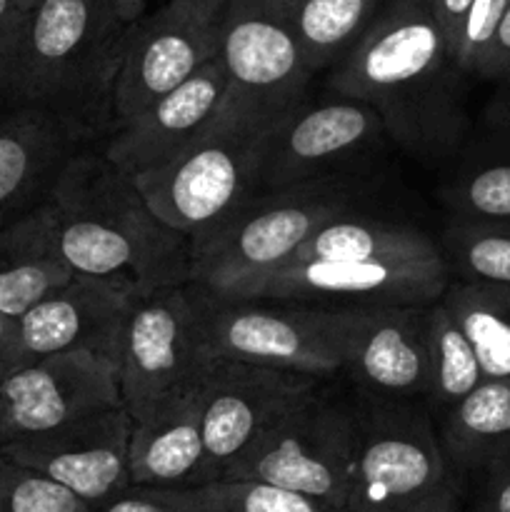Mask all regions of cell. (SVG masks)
Returning a JSON list of instances; mask_svg holds the SVG:
<instances>
[{
	"instance_id": "cell-1",
	"label": "cell",
	"mask_w": 510,
	"mask_h": 512,
	"mask_svg": "<svg viewBox=\"0 0 510 512\" xmlns=\"http://www.w3.org/2000/svg\"><path fill=\"white\" fill-rule=\"evenodd\" d=\"M428 0H385L358 45L325 73V88L378 110L390 143L445 168L470 128L465 80Z\"/></svg>"
},
{
	"instance_id": "cell-2",
	"label": "cell",
	"mask_w": 510,
	"mask_h": 512,
	"mask_svg": "<svg viewBox=\"0 0 510 512\" xmlns=\"http://www.w3.org/2000/svg\"><path fill=\"white\" fill-rule=\"evenodd\" d=\"M48 205L60 255L75 275L123 280L138 298L190 283V240L153 213L133 175L103 150H78Z\"/></svg>"
},
{
	"instance_id": "cell-3",
	"label": "cell",
	"mask_w": 510,
	"mask_h": 512,
	"mask_svg": "<svg viewBox=\"0 0 510 512\" xmlns=\"http://www.w3.org/2000/svg\"><path fill=\"white\" fill-rule=\"evenodd\" d=\"M125 30L110 0H40L28 13L8 103L53 110L93 138L110 133Z\"/></svg>"
},
{
	"instance_id": "cell-4",
	"label": "cell",
	"mask_w": 510,
	"mask_h": 512,
	"mask_svg": "<svg viewBox=\"0 0 510 512\" xmlns=\"http://www.w3.org/2000/svg\"><path fill=\"white\" fill-rule=\"evenodd\" d=\"M363 200L355 175L258 190L190 243V285L228 298L288 263L328 220L360 210Z\"/></svg>"
},
{
	"instance_id": "cell-5",
	"label": "cell",
	"mask_w": 510,
	"mask_h": 512,
	"mask_svg": "<svg viewBox=\"0 0 510 512\" xmlns=\"http://www.w3.org/2000/svg\"><path fill=\"white\" fill-rule=\"evenodd\" d=\"M268 133L225 100L195 143L133 180L153 213L193 243L258 193Z\"/></svg>"
},
{
	"instance_id": "cell-6",
	"label": "cell",
	"mask_w": 510,
	"mask_h": 512,
	"mask_svg": "<svg viewBox=\"0 0 510 512\" xmlns=\"http://www.w3.org/2000/svg\"><path fill=\"white\" fill-rule=\"evenodd\" d=\"M358 405L320 385L270 425L223 478H248L293 490L323 512H350Z\"/></svg>"
},
{
	"instance_id": "cell-7",
	"label": "cell",
	"mask_w": 510,
	"mask_h": 512,
	"mask_svg": "<svg viewBox=\"0 0 510 512\" xmlns=\"http://www.w3.org/2000/svg\"><path fill=\"white\" fill-rule=\"evenodd\" d=\"M358 423L350 512H408L458 478L425 400L363 395Z\"/></svg>"
},
{
	"instance_id": "cell-8",
	"label": "cell",
	"mask_w": 510,
	"mask_h": 512,
	"mask_svg": "<svg viewBox=\"0 0 510 512\" xmlns=\"http://www.w3.org/2000/svg\"><path fill=\"white\" fill-rule=\"evenodd\" d=\"M450 280L453 278L440 250L428 255L385 258H290L278 270L243 285L228 298L318 308L428 305L440 300Z\"/></svg>"
},
{
	"instance_id": "cell-9",
	"label": "cell",
	"mask_w": 510,
	"mask_h": 512,
	"mask_svg": "<svg viewBox=\"0 0 510 512\" xmlns=\"http://www.w3.org/2000/svg\"><path fill=\"white\" fill-rule=\"evenodd\" d=\"M115 363L123 405L133 420L198 388L213 363L200 340L198 288L188 283L135 300Z\"/></svg>"
},
{
	"instance_id": "cell-10",
	"label": "cell",
	"mask_w": 510,
	"mask_h": 512,
	"mask_svg": "<svg viewBox=\"0 0 510 512\" xmlns=\"http://www.w3.org/2000/svg\"><path fill=\"white\" fill-rule=\"evenodd\" d=\"M388 140L373 105L325 88V95H308L270 128L258 190L350 178Z\"/></svg>"
},
{
	"instance_id": "cell-11",
	"label": "cell",
	"mask_w": 510,
	"mask_h": 512,
	"mask_svg": "<svg viewBox=\"0 0 510 512\" xmlns=\"http://www.w3.org/2000/svg\"><path fill=\"white\" fill-rule=\"evenodd\" d=\"M198 320L210 360L263 365L320 380L343 373L338 345L315 305H260V300L218 298L198 288Z\"/></svg>"
},
{
	"instance_id": "cell-12",
	"label": "cell",
	"mask_w": 510,
	"mask_h": 512,
	"mask_svg": "<svg viewBox=\"0 0 510 512\" xmlns=\"http://www.w3.org/2000/svg\"><path fill=\"white\" fill-rule=\"evenodd\" d=\"M225 8L228 0H160L158 8L128 25L115 80L113 128L220 53Z\"/></svg>"
},
{
	"instance_id": "cell-13",
	"label": "cell",
	"mask_w": 510,
	"mask_h": 512,
	"mask_svg": "<svg viewBox=\"0 0 510 512\" xmlns=\"http://www.w3.org/2000/svg\"><path fill=\"white\" fill-rule=\"evenodd\" d=\"M218 55L228 73L225 100L253 123L273 128L310 95L315 75L298 38L265 0H228Z\"/></svg>"
},
{
	"instance_id": "cell-14",
	"label": "cell",
	"mask_w": 510,
	"mask_h": 512,
	"mask_svg": "<svg viewBox=\"0 0 510 512\" xmlns=\"http://www.w3.org/2000/svg\"><path fill=\"white\" fill-rule=\"evenodd\" d=\"M123 405L118 363L93 350H68L5 370L0 443L33 438Z\"/></svg>"
},
{
	"instance_id": "cell-15",
	"label": "cell",
	"mask_w": 510,
	"mask_h": 512,
	"mask_svg": "<svg viewBox=\"0 0 510 512\" xmlns=\"http://www.w3.org/2000/svg\"><path fill=\"white\" fill-rule=\"evenodd\" d=\"M318 308V305H315ZM343 373L368 398L425 400L428 343L425 305L320 308Z\"/></svg>"
},
{
	"instance_id": "cell-16",
	"label": "cell",
	"mask_w": 510,
	"mask_h": 512,
	"mask_svg": "<svg viewBox=\"0 0 510 512\" xmlns=\"http://www.w3.org/2000/svg\"><path fill=\"white\" fill-rule=\"evenodd\" d=\"M135 300L138 293L123 280L73 273L15 318L5 370L68 350H93L115 360Z\"/></svg>"
},
{
	"instance_id": "cell-17",
	"label": "cell",
	"mask_w": 510,
	"mask_h": 512,
	"mask_svg": "<svg viewBox=\"0 0 510 512\" xmlns=\"http://www.w3.org/2000/svg\"><path fill=\"white\" fill-rule=\"evenodd\" d=\"M318 388L320 378L313 375L213 360L203 378V435L215 480Z\"/></svg>"
},
{
	"instance_id": "cell-18",
	"label": "cell",
	"mask_w": 510,
	"mask_h": 512,
	"mask_svg": "<svg viewBox=\"0 0 510 512\" xmlns=\"http://www.w3.org/2000/svg\"><path fill=\"white\" fill-rule=\"evenodd\" d=\"M130 433L133 415L120 405L50 433L0 443V453L55 480L88 505H98L133 488L128 468Z\"/></svg>"
},
{
	"instance_id": "cell-19",
	"label": "cell",
	"mask_w": 510,
	"mask_h": 512,
	"mask_svg": "<svg viewBox=\"0 0 510 512\" xmlns=\"http://www.w3.org/2000/svg\"><path fill=\"white\" fill-rule=\"evenodd\" d=\"M225 93L228 73L220 55H215L185 83L160 95L128 123L110 130L103 145L105 158L128 175L168 163L215 123Z\"/></svg>"
},
{
	"instance_id": "cell-20",
	"label": "cell",
	"mask_w": 510,
	"mask_h": 512,
	"mask_svg": "<svg viewBox=\"0 0 510 512\" xmlns=\"http://www.w3.org/2000/svg\"><path fill=\"white\" fill-rule=\"evenodd\" d=\"M88 130L40 105L13 103L0 113V228L48 203L60 173Z\"/></svg>"
},
{
	"instance_id": "cell-21",
	"label": "cell",
	"mask_w": 510,
	"mask_h": 512,
	"mask_svg": "<svg viewBox=\"0 0 510 512\" xmlns=\"http://www.w3.org/2000/svg\"><path fill=\"white\" fill-rule=\"evenodd\" d=\"M130 483L145 490H183L215 480L203 435V383L133 420Z\"/></svg>"
},
{
	"instance_id": "cell-22",
	"label": "cell",
	"mask_w": 510,
	"mask_h": 512,
	"mask_svg": "<svg viewBox=\"0 0 510 512\" xmlns=\"http://www.w3.org/2000/svg\"><path fill=\"white\" fill-rule=\"evenodd\" d=\"M438 195L448 218H510V83L470 120Z\"/></svg>"
},
{
	"instance_id": "cell-23",
	"label": "cell",
	"mask_w": 510,
	"mask_h": 512,
	"mask_svg": "<svg viewBox=\"0 0 510 512\" xmlns=\"http://www.w3.org/2000/svg\"><path fill=\"white\" fill-rule=\"evenodd\" d=\"M70 278L48 203L0 228V313L18 318Z\"/></svg>"
},
{
	"instance_id": "cell-24",
	"label": "cell",
	"mask_w": 510,
	"mask_h": 512,
	"mask_svg": "<svg viewBox=\"0 0 510 512\" xmlns=\"http://www.w3.org/2000/svg\"><path fill=\"white\" fill-rule=\"evenodd\" d=\"M455 475H480L510 458V378H485L435 418Z\"/></svg>"
},
{
	"instance_id": "cell-25",
	"label": "cell",
	"mask_w": 510,
	"mask_h": 512,
	"mask_svg": "<svg viewBox=\"0 0 510 512\" xmlns=\"http://www.w3.org/2000/svg\"><path fill=\"white\" fill-rule=\"evenodd\" d=\"M385 0H303L288 18L305 65L313 75L328 73L363 40Z\"/></svg>"
},
{
	"instance_id": "cell-26",
	"label": "cell",
	"mask_w": 510,
	"mask_h": 512,
	"mask_svg": "<svg viewBox=\"0 0 510 512\" xmlns=\"http://www.w3.org/2000/svg\"><path fill=\"white\" fill-rule=\"evenodd\" d=\"M468 335L485 378H510V288L450 280L440 295Z\"/></svg>"
},
{
	"instance_id": "cell-27",
	"label": "cell",
	"mask_w": 510,
	"mask_h": 512,
	"mask_svg": "<svg viewBox=\"0 0 510 512\" xmlns=\"http://www.w3.org/2000/svg\"><path fill=\"white\" fill-rule=\"evenodd\" d=\"M425 343H428V403L433 418L463 400L485 380L480 360L468 335L450 315L443 300L425 305Z\"/></svg>"
},
{
	"instance_id": "cell-28",
	"label": "cell",
	"mask_w": 510,
	"mask_h": 512,
	"mask_svg": "<svg viewBox=\"0 0 510 512\" xmlns=\"http://www.w3.org/2000/svg\"><path fill=\"white\" fill-rule=\"evenodd\" d=\"M438 245L453 280L510 288V218H448Z\"/></svg>"
},
{
	"instance_id": "cell-29",
	"label": "cell",
	"mask_w": 510,
	"mask_h": 512,
	"mask_svg": "<svg viewBox=\"0 0 510 512\" xmlns=\"http://www.w3.org/2000/svg\"><path fill=\"white\" fill-rule=\"evenodd\" d=\"M150 493L170 512H323L293 490L248 478H218L198 488Z\"/></svg>"
},
{
	"instance_id": "cell-30",
	"label": "cell",
	"mask_w": 510,
	"mask_h": 512,
	"mask_svg": "<svg viewBox=\"0 0 510 512\" xmlns=\"http://www.w3.org/2000/svg\"><path fill=\"white\" fill-rule=\"evenodd\" d=\"M90 505L55 480L0 453V512H88Z\"/></svg>"
},
{
	"instance_id": "cell-31",
	"label": "cell",
	"mask_w": 510,
	"mask_h": 512,
	"mask_svg": "<svg viewBox=\"0 0 510 512\" xmlns=\"http://www.w3.org/2000/svg\"><path fill=\"white\" fill-rule=\"evenodd\" d=\"M508 3L510 0H473V5H470L463 30H460L458 48H455V60L470 78H473L475 65L483 58L488 43L493 40Z\"/></svg>"
},
{
	"instance_id": "cell-32",
	"label": "cell",
	"mask_w": 510,
	"mask_h": 512,
	"mask_svg": "<svg viewBox=\"0 0 510 512\" xmlns=\"http://www.w3.org/2000/svg\"><path fill=\"white\" fill-rule=\"evenodd\" d=\"M28 13L15 0H0V98L8 100L10 75L18 58Z\"/></svg>"
},
{
	"instance_id": "cell-33",
	"label": "cell",
	"mask_w": 510,
	"mask_h": 512,
	"mask_svg": "<svg viewBox=\"0 0 510 512\" xmlns=\"http://www.w3.org/2000/svg\"><path fill=\"white\" fill-rule=\"evenodd\" d=\"M473 78L490 83H510V3L500 18L493 40L473 70Z\"/></svg>"
},
{
	"instance_id": "cell-34",
	"label": "cell",
	"mask_w": 510,
	"mask_h": 512,
	"mask_svg": "<svg viewBox=\"0 0 510 512\" xmlns=\"http://www.w3.org/2000/svg\"><path fill=\"white\" fill-rule=\"evenodd\" d=\"M473 512H510V458L480 473Z\"/></svg>"
},
{
	"instance_id": "cell-35",
	"label": "cell",
	"mask_w": 510,
	"mask_h": 512,
	"mask_svg": "<svg viewBox=\"0 0 510 512\" xmlns=\"http://www.w3.org/2000/svg\"><path fill=\"white\" fill-rule=\"evenodd\" d=\"M430 10H433V18L438 23V28L443 30V38L448 43L450 53L455 58V48H458L460 30H463L465 15H468L473 0H428ZM458 63V60H455Z\"/></svg>"
},
{
	"instance_id": "cell-36",
	"label": "cell",
	"mask_w": 510,
	"mask_h": 512,
	"mask_svg": "<svg viewBox=\"0 0 510 512\" xmlns=\"http://www.w3.org/2000/svg\"><path fill=\"white\" fill-rule=\"evenodd\" d=\"M88 512H170L165 503H160L150 490L145 488H128L120 495L103 500L98 505H90Z\"/></svg>"
},
{
	"instance_id": "cell-37",
	"label": "cell",
	"mask_w": 510,
	"mask_h": 512,
	"mask_svg": "<svg viewBox=\"0 0 510 512\" xmlns=\"http://www.w3.org/2000/svg\"><path fill=\"white\" fill-rule=\"evenodd\" d=\"M408 512H460V483L458 478L450 480L448 485L433 493L430 498H425L423 503H418Z\"/></svg>"
},
{
	"instance_id": "cell-38",
	"label": "cell",
	"mask_w": 510,
	"mask_h": 512,
	"mask_svg": "<svg viewBox=\"0 0 510 512\" xmlns=\"http://www.w3.org/2000/svg\"><path fill=\"white\" fill-rule=\"evenodd\" d=\"M110 3H113L115 13H118V18L123 20L125 25H133L135 20H140L148 13L153 0H110Z\"/></svg>"
},
{
	"instance_id": "cell-39",
	"label": "cell",
	"mask_w": 510,
	"mask_h": 512,
	"mask_svg": "<svg viewBox=\"0 0 510 512\" xmlns=\"http://www.w3.org/2000/svg\"><path fill=\"white\" fill-rule=\"evenodd\" d=\"M13 335H15V318L13 315L0 313V360H3V365H5V355H8L10 345H13Z\"/></svg>"
},
{
	"instance_id": "cell-40",
	"label": "cell",
	"mask_w": 510,
	"mask_h": 512,
	"mask_svg": "<svg viewBox=\"0 0 510 512\" xmlns=\"http://www.w3.org/2000/svg\"><path fill=\"white\" fill-rule=\"evenodd\" d=\"M265 3L273 5V8H275V10H280V13H283V15H288L290 10L298 8V5L303 3V0H265Z\"/></svg>"
},
{
	"instance_id": "cell-41",
	"label": "cell",
	"mask_w": 510,
	"mask_h": 512,
	"mask_svg": "<svg viewBox=\"0 0 510 512\" xmlns=\"http://www.w3.org/2000/svg\"><path fill=\"white\" fill-rule=\"evenodd\" d=\"M15 3H18V5H20V8H23V10H25V13H30V10H33V8H35V5H38V3H40V0H15Z\"/></svg>"
},
{
	"instance_id": "cell-42",
	"label": "cell",
	"mask_w": 510,
	"mask_h": 512,
	"mask_svg": "<svg viewBox=\"0 0 510 512\" xmlns=\"http://www.w3.org/2000/svg\"><path fill=\"white\" fill-rule=\"evenodd\" d=\"M3 375H5V365H3V360H0V380H3Z\"/></svg>"
},
{
	"instance_id": "cell-43",
	"label": "cell",
	"mask_w": 510,
	"mask_h": 512,
	"mask_svg": "<svg viewBox=\"0 0 510 512\" xmlns=\"http://www.w3.org/2000/svg\"><path fill=\"white\" fill-rule=\"evenodd\" d=\"M0 100H3V98H0Z\"/></svg>"
},
{
	"instance_id": "cell-44",
	"label": "cell",
	"mask_w": 510,
	"mask_h": 512,
	"mask_svg": "<svg viewBox=\"0 0 510 512\" xmlns=\"http://www.w3.org/2000/svg\"><path fill=\"white\" fill-rule=\"evenodd\" d=\"M158 3H160V0H158Z\"/></svg>"
}]
</instances>
